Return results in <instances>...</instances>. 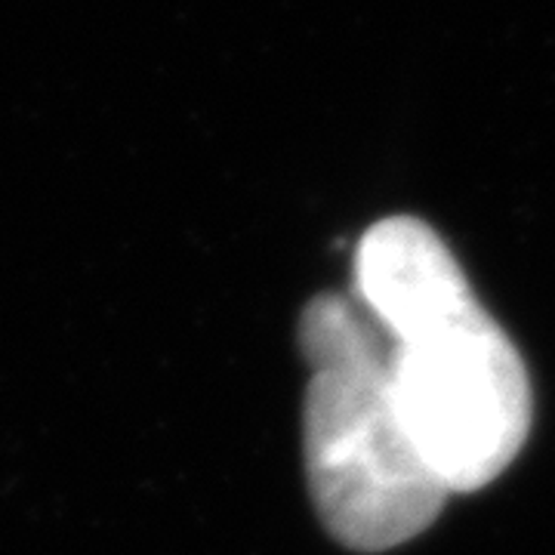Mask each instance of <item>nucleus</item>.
Returning <instances> with one entry per match:
<instances>
[{"label":"nucleus","mask_w":555,"mask_h":555,"mask_svg":"<svg viewBox=\"0 0 555 555\" xmlns=\"http://www.w3.org/2000/svg\"><path fill=\"white\" fill-rule=\"evenodd\" d=\"M364 312L389 339L398 414L448 494L503 476L531 433V379L454 254L396 266Z\"/></svg>","instance_id":"1"},{"label":"nucleus","mask_w":555,"mask_h":555,"mask_svg":"<svg viewBox=\"0 0 555 555\" xmlns=\"http://www.w3.org/2000/svg\"><path fill=\"white\" fill-rule=\"evenodd\" d=\"M299 349L312 367L302 429L321 521L358 553H386L420 537L448 488L398 414L389 339L356 297L321 294L302 312Z\"/></svg>","instance_id":"2"}]
</instances>
